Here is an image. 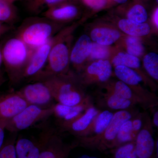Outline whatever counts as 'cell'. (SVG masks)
Masks as SVG:
<instances>
[{"label": "cell", "instance_id": "obj_7", "mask_svg": "<svg viewBox=\"0 0 158 158\" xmlns=\"http://www.w3.org/2000/svg\"><path fill=\"white\" fill-rule=\"evenodd\" d=\"M52 115H53V106L42 108L37 105H29L6 122V129L11 132H17L28 128Z\"/></svg>", "mask_w": 158, "mask_h": 158}, {"label": "cell", "instance_id": "obj_20", "mask_svg": "<svg viewBox=\"0 0 158 158\" xmlns=\"http://www.w3.org/2000/svg\"><path fill=\"white\" fill-rule=\"evenodd\" d=\"M104 89V91L101 92L99 95L98 103L100 106L117 111L129 110L135 106L131 102L118 96L113 91Z\"/></svg>", "mask_w": 158, "mask_h": 158}, {"label": "cell", "instance_id": "obj_8", "mask_svg": "<svg viewBox=\"0 0 158 158\" xmlns=\"http://www.w3.org/2000/svg\"><path fill=\"white\" fill-rule=\"evenodd\" d=\"M38 158H68L72 151L78 146L77 141L68 143L54 131L44 133L40 141Z\"/></svg>", "mask_w": 158, "mask_h": 158}, {"label": "cell", "instance_id": "obj_35", "mask_svg": "<svg viewBox=\"0 0 158 158\" xmlns=\"http://www.w3.org/2000/svg\"><path fill=\"white\" fill-rule=\"evenodd\" d=\"M12 28L13 27L12 25L0 23V36L7 34L9 31H11Z\"/></svg>", "mask_w": 158, "mask_h": 158}, {"label": "cell", "instance_id": "obj_43", "mask_svg": "<svg viewBox=\"0 0 158 158\" xmlns=\"http://www.w3.org/2000/svg\"><path fill=\"white\" fill-rule=\"evenodd\" d=\"M140 1H141V2H144V3H145V4H146V3L148 2L150 0H140Z\"/></svg>", "mask_w": 158, "mask_h": 158}, {"label": "cell", "instance_id": "obj_37", "mask_svg": "<svg viewBox=\"0 0 158 158\" xmlns=\"http://www.w3.org/2000/svg\"><path fill=\"white\" fill-rule=\"evenodd\" d=\"M152 21L153 23L155 26L156 28H158V7L156 6L154 9L152 14Z\"/></svg>", "mask_w": 158, "mask_h": 158}, {"label": "cell", "instance_id": "obj_32", "mask_svg": "<svg viewBox=\"0 0 158 158\" xmlns=\"http://www.w3.org/2000/svg\"><path fill=\"white\" fill-rule=\"evenodd\" d=\"M69 0H31L28 4L29 10L32 12H37L44 8L48 9L51 6Z\"/></svg>", "mask_w": 158, "mask_h": 158}, {"label": "cell", "instance_id": "obj_13", "mask_svg": "<svg viewBox=\"0 0 158 158\" xmlns=\"http://www.w3.org/2000/svg\"><path fill=\"white\" fill-rule=\"evenodd\" d=\"M29 105L40 106L48 104L53 99L50 89L44 81H36L17 91Z\"/></svg>", "mask_w": 158, "mask_h": 158}, {"label": "cell", "instance_id": "obj_44", "mask_svg": "<svg viewBox=\"0 0 158 158\" xmlns=\"http://www.w3.org/2000/svg\"><path fill=\"white\" fill-rule=\"evenodd\" d=\"M156 2L157 3V4H158V0H156Z\"/></svg>", "mask_w": 158, "mask_h": 158}, {"label": "cell", "instance_id": "obj_28", "mask_svg": "<svg viewBox=\"0 0 158 158\" xmlns=\"http://www.w3.org/2000/svg\"><path fill=\"white\" fill-rule=\"evenodd\" d=\"M17 19V11L13 4L0 0V23L12 25Z\"/></svg>", "mask_w": 158, "mask_h": 158}, {"label": "cell", "instance_id": "obj_39", "mask_svg": "<svg viewBox=\"0 0 158 158\" xmlns=\"http://www.w3.org/2000/svg\"><path fill=\"white\" fill-rule=\"evenodd\" d=\"M3 65V60L2 57V44H0V84H1V80H2V68Z\"/></svg>", "mask_w": 158, "mask_h": 158}, {"label": "cell", "instance_id": "obj_25", "mask_svg": "<svg viewBox=\"0 0 158 158\" xmlns=\"http://www.w3.org/2000/svg\"><path fill=\"white\" fill-rule=\"evenodd\" d=\"M119 42L127 53L138 58L144 56L145 48L141 37L126 35Z\"/></svg>", "mask_w": 158, "mask_h": 158}, {"label": "cell", "instance_id": "obj_16", "mask_svg": "<svg viewBox=\"0 0 158 158\" xmlns=\"http://www.w3.org/2000/svg\"><path fill=\"white\" fill-rule=\"evenodd\" d=\"M28 105L17 91L0 96V122L6 124Z\"/></svg>", "mask_w": 158, "mask_h": 158}, {"label": "cell", "instance_id": "obj_36", "mask_svg": "<svg viewBox=\"0 0 158 158\" xmlns=\"http://www.w3.org/2000/svg\"><path fill=\"white\" fill-rule=\"evenodd\" d=\"M6 130V123L0 122V150L2 147L5 139V131Z\"/></svg>", "mask_w": 158, "mask_h": 158}, {"label": "cell", "instance_id": "obj_34", "mask_svg": "<svg viewBox=\"0 0 158 158\" xmlns=\"http://www.w3.org/2000/svg\"><path fill=\"white\" fill-rule=\"evenodd\" d=\"M146 112H138L131 119L133 138L135 140L138 133L141 131L144 123Z\"/></svg>", "mask_w": 158, "mask_h": 158}, {"label": "cell", "instance_id": "obj_4", "mask_svg": "<svg viewBox=\"0 0 158 158\" xmlns=\"http://www.w3.org/2000/svg\"><path fill=\"white\" fill-rule=\"evenodd\" d=\"M62 24L46 18H31L22 24L16 35L33 49L44 44L62 29Z\"/></svg>", "mask_w": 158, "mask_h": 158}, {"label": "cell", "instance_id": "obj_2", "mask_svg": "<svg viewBox=\"0 0 158 158\" xmlns=\"http://www.w3.org/2000/svg\"><path fill=\"white\" fill-rule=\"evenodd\" d=\"M41 81H44L48 86L53 99L62 105L76 106L81 103L88 95L84 91L77 74L73 72Z\"/></svg>", "mask_w": 158, "mask_h": 158}, {"label": "cell", "instance_id": "obj_10", "mask_svg": "<svg viewBox=\"0 0 158 158\" xmlns=\"http://www.w3.org/2000/svg\"><path fill=\"white\" fill-rule=\"evenodd\" d=\"M151 118L145 113L143 127L135 140L137 158H158V140L153 137Z\"/></svg>", "mask_w": 158, "mask_h": 158}, {"label": "cell", "instance_id": "obj_3", "mask_svg": "<svg viewBox=\"0 0 158 158\" xmlns=\"http://www.w3.org/2000/svg\"><path fill=\"white\" fill-rule=\"evenodd\" d=\"M34 50L16 35L2 44L3 65L11 81L21 80Z\"/></svg>", "mask_w": 158, "mask_h": 158}, {"label": "cell", "instance_id": "obj_24", "mask_svg": "<svg viewBox=\"0 0 158 158\" xmlns=\"http://www.w3.org/2000/svg\"><path fill=\"white\" fill-rule=\"evenodd\" d=\"M40 150V142L27 138H20L15 141L16 158H38Z\"/></svg>", "mask_w": 158, "mask_h": 158}, {"label": "cell", "instance_id": "obj_9", "mask_svg": "<svg viewBox=\"0 0 158 158\" xmlns=\"http://www.w3.org/2000/svg\"><path fill=\"white\" fill-rule=\"evenodd\" d=\"M112 74L113 66L110 60L106 59L87 64L77 75L81 85L85 88L94 84L103 85L110 81Z\"/></svg>", "mask_w": 158, "mask_h": 158}, {"label": "cell", "instance_id": "obj_18", "mask_svg": "<svg viewBox=\"0 0 158 158\" xmlns=\"http://www.w3.org/2000/svg\"><path fill=\"white\" fill-rule=\"evenodd\" d=\"M92 104V98L88 95L81 103L76 106H65L57 103L53 106V114L61 120V122H69L81 116Z\"/></svg>", "mask_w": 158, "mask_h": 158}, {"label": "cell", "instance_id": "obj_15", "mask_svg": "<svg viewBox=\"0 0 158 158\" xmlns=\"http://www.w3.org/2000/svg\"><path fill=\"white\" fill-rule=\"evenodd\" d=\"M92 41L87 34L81 35L72 46L70 55V65L80 73L86 65L92 47Z\"/></svg>", "mask_w": 158, "mask_h": 158}, {"label": "cell", "instance_id": "obj_17", "mask_svg": "<svg viewBox=\"0 0 158 158\" xmlns=\"http://www.w3.org/2000/svg\"><path fill=\"white\" fill-rule=\"evenodd\" d=\"M118 28L107 25H98L91 30L90 38L92 42L102 45L111 46L120 41L125 36Z\"/></svg>", "mask_w": 158, "mask_h": 158}, {"label": "cell", "instance_id": "obj_31", "mask_svg": "<svg viewBox=\"0 0 158 158\" xmlns=\"http://www.w3.org/2000/svg\"><path fill=\"white\" fill-rule=\"evenodd\" d=\"M93 12H97L109 9L115 4L111 0H79Z\"/></svg>", "mask_w": 158, "mask_h": 158}, {"label": "cell", "instance_id": "obj_27", "mask_svg": "<svg viewBox=\"0 0 158 158\" xmlns=\"http://www.w3.org/2000/svg\"><path fill=\"white\" fill-rule=\"evenodd\" d=\"M116 48L111 46L102 45L92 42V47L88 61H97L99 60H108L113 56Z\"/></svg>", "mask_w": 158, "mask_h": 158}, {"label": "cell", "instance_id": "obj_41", "mask_svg": "<svg viewBox=\"0 0 158 158\" xmlns=\"http://www.w3.org/2000/svg\"><path fill=\"white\" fill-rule=\"evenodd\" d=\"M77 158H99L95 156H89L87 155H83Z\"/></svg>", "mask_w": 158, "mask_h": 158}, {"label": "cell", "instance_id": "obj_11", "mask_svg": "<svg viewBox=\"0 0 158 158\" xmlns=\"http://www.w3.org/2000/svg\"><path fill=\"white\" fill-rule=\"evenodd\" d=\"M77 1L69 0L51 6L43 13V16L61 24L75 20L79 18L82 13Z\"/></svg>", "mask_w": 158, "mask_h": 158}, {"label": "cell", "instance_id": "obj_21", "mask_svg": "<svg viewBox=\"0 0 158 158\" xmlns=\"http://www.w3.org/2000/svg\"><path fill=\"white\" fill-rule=\"evenodd\" d=\"M116 17V23L118 30L128 36L141 37L147 36L150 33L151 28L147 23H139L124 18Z\"/></svg>", "mask_w": 158, "mask_h": 158}, {"label": "cell", "instance_id": "obj_29", "mask_svg": "<svg viewBox=\"0 0 158 158\" xmlns=\"http://www.w3.org/2000/svg\"><path fill=\"white\" fill-rule=\"evenodd\" d=\"M143 64L144 69L151 79L158 81V55L156 53H148L143 57Z\"/></svg>", "mask_w": 158, "mask_h": 158}, {"label": "cell", "instance_id": "obj_42", "mask_svg": "<svg viewBox=\"0 0 158 158\" xmlns=\"http://www.w3.org/2000/svg\"><path fill=\"white\" fill-rule=\"evenodd\" d=\"M4 1H6L8 2L11 3V4H13L15 2H16L18 0H4Z\"/></svg>", "mask_w": 158, "mask_h": 158}, {"label": "cell", "instance_id": "obj_6", "mask_svg": "<svg viewBox=\"0 0 158 158\" xmlns=\"http://www.w3.org/2000/svg\"><path fill=\"white\" fill-rule=\"evenodd\" d=\"M114 74L119 81L128 86L143 101L148 110L157 106V96L142 86L141 84H144V81L137 72L126 66L118 65L114 67Z\"/></svg>", "mask_w": 158, "mask_h": 158}, {"label": "cell", "instance_id": "obj_12", "mask_svg": "<svg viewBox=\"0 0 158 158\" xmlns=\"http://www.w3.org/2000/svg\"><path fill=\"white\" fill-rule=\"evenodd\" d=\"M56 40V35L44 44L34 49L31 58L23 71L21 80L34 79L45 67L51 48Z\"/></svg>", "mask_w": 158, "mask_h": 158}, {"label": "cell", "instance_id": "obj_40", "mask_svg": "<svg viewBox=\"0 0 158 158\" xmlns=\"http://www.w3.org/2000/svg\"><path fill=\"white\" fill-rule=\"evenodd\" d=\"M115 5L116 4H119V5H122L125 3L127 2L129 0H111Z\"/></svg>", "mask_w": 158, "mask_h": 158}, {"label": "cell", "instance_id": "obj_1", "mask_svg": "<svg viewBox=\"0 0 158 158\" xmlns=\"http://www.w3.org/2000/svg\"><path fill=\"white\" fill-rule=\"evenodd\" d=\"M83 20L61 29L56 34L46 65L34 80L41 81L49 77L65 75L73 72L70 69V55L73 33Z\"/></svg>", "mask_w": 158, "mask_h": 158}, {"label": "cell", "instance_id": "obj_22", "mask_svg": "<svg viewBox=\"0 0 158 158\" xmlns=\"http://www.w3.org/2000/svg\"><path fill=\"white\" fill-rule=\"evenodd\" d=\"M103 88L113 91L123 98L131 102L135 106L139 105L144 110H147L144 102L131 88L121 81H110L103 84Z\"/></svg>", "mask_w": 158, "mask_h": 158}, {"label": "cell", "instance_id": "obj_5", "mask_svg": "<svg viewBox=\"0 0 158 158\" xmlns=\"http://www.w3.org/2000/svg\"><path fill=\"white\" fill-rule=\"evenodd\" d=\"M138 112L134 108L116 111L114 113L111 121L102 134L96 138H78L77 141L78 146L97 150L100 152L110 150L111 145L116 138L122 125L127 120L132 118Z\"/></svg>", "mask_w": 158, "mask_h": 158}, {"label": "cell", "instance_id": "obj_19", "mask_svg": "<svg viewBox=\"0 0 158 158\" xmlns=\"http://www.w3.org/2000/svg\"><path fill=\"white\" fill-rule=\"evenodd\" d=\"M145 5L140 0H129L119 5L116 8V12L124 18L139 23H146L148 19V12Z\"/></svg>", "mask_w": 158, "mask_h": 158}, {"label": "cell", "instance_id": "obj_26", "mask_svg": "<svg viewBox=\"0 0 158 158\" xmlns=\"http://www.w3.org/2000/svg\"><path fill=\"white\" fill-rule=\"evenodd\" d=\"M131 118L123 123L120 127L116 138L111 145L110 150L115 149L126 143L135 141L132 135Z\"/></svg>", "mask_w": 158, "mask_h": 158}, {"label": "cell", "instance_id": "obj_33", "mask_svg": "<svg viewBox=\"0 0 158 158\" xmlns=\"http://www.w3.org/2000/svg\"><path fill=\"white\" fill-rule=\"evenodd\" d=\"M15 141V139H12L4 143L0 150V158H16Z\"/></svg>", "mask_w": 158, "mask_h": 158}, {"label": "cell", "instance_id": "obj_30", "mask_svg": "<svg viewBox=\"0 0 158 158\" xmlns=\"http://www.w3.org/2000/svg\"><path fill=\"white\" fill-rule=\"evenodd\" d=\"M110 151L113 153V158H137L135 141L126 143Z\"/></svg>", "mask_w": 158, "mask_h": 158}, {"label": "cell", "instance_id": "obj_23", "mask_svg": "<svg viewBox=\"0 0 158 158\" xmlns=\"http://www.w3.org/2000/svg\"><path fill=\"white\" fill-rule=\"evenodd\" d=\"M113 114L114 113L108 110H101L94 119L86 135L83 138H94L100 135L108 126Z\"/></svg>", "mask_w": 158, "mask_h": 158}, {"label": "cell", "instance_id": "obj_38", "mask_svg": "<svg viewBox=\"0 0 158 158\" xmlns=\"http://www.w3.org/2000/svg\"><path fill=\"white\" fill-rule=\"evenodd\" d=\"M152 123L153 126L157 128L158 127V110H156L153 115L152 118H151Z\"/></svg>", "mask_w": 158, "mask_h": 158}, {"label": "cell", "instance_id": "obj_14", "mask_svg": "<svg viewBox=\"0 0 158 158\" xmlns=\"http://www.w3.org/2000/svg\"><path fill=\"white\" fill-rule=\"evenodd\" d=\"M100 111L93 104L73 121L61 122V127L77 138H83L86 135L94 119Z\"/></svg>", "mask_w": 158, "mask_h": 158}]
</instances>
